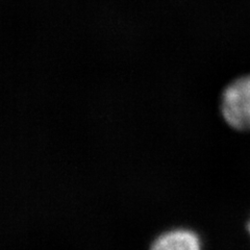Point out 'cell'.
<instances>
[{"label": "cell", "mask_w": 250, "mask_h": 250, "mask_svg": "<svg viewBox=\"0 0 250 250\" xmlns=\"http://www.w3.org/2000/svg\"><path fill=\"white\" fill-rule=\"evenodd\" d=\"M220 111L230 127L250 131V74L237 78L225 88Z\"/></svg>", "instance_id": "1"}, {"label": "cell", "mask_w": 250, "mask_h": 250, "mask_svg": "<svg viewBox=\"0 0 250 250\" xmlns=\"http://www.w3.org/2000/svg\"><path fill=\"white\" fill-rule=\"evenodd\" d=\"M150 250H202V244L196 232L178 229L161 234L152 243Z\"/></svg>", "instance_id": "2"}, {"label": "cell", "mask_w": 250, "mask_h": 250, "mask_svg": "<svg viewBox=\"0 0 250 250\" xmlns=\"http://www.w3.org/2000/svg\"><path fill=\"white\" fill-rule=\"evenodd\" d=\"M248 229H249V232H250V222H249V224H248Z\"/></svg>", "instance_id": "3"}]
</instances>
